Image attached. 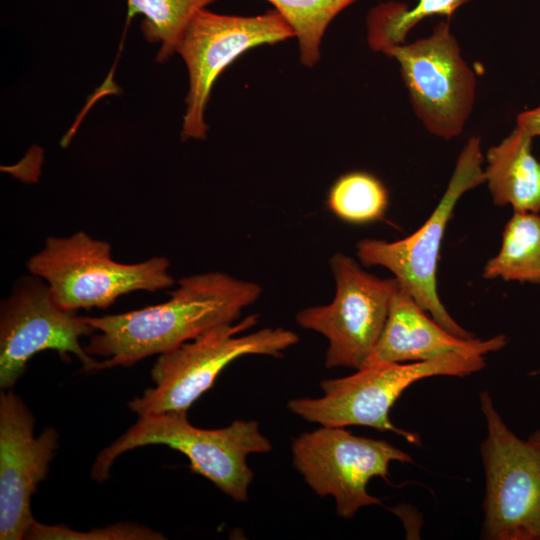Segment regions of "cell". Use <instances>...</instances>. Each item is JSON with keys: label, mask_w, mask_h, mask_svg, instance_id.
I'll list each match as a JSON object with an SVG mask.
<instances>
[{"label": "cell", "mask_w": 540, "mask_h": 540, "mask_svg": "<svg viewBox=\"0 0 540 540\" xmlns=\"http://www.w3.org/2000/svg\"><path fill=\"white\" fill-rule=\"evenodd\" d=\"M327 204L341 220L366 224L383 218L389 204V195L377 177L355 171L335 181L329 191Z\"/></svg>", "instance_id": "obj_19"}, {"label": "cell", "mask_w": 540, "mask_h": 540, "mask_svg": "<svg viewBox=\"0 0 540 540\" xmlns=\"http://www.w3.org/2000/svg\"><path fill=\"white\" fill-rule=\"evenodd\" d=\"M38 276L18 278L11 294L0 306V387L12 389L33 355L55 350L75 355L86 371H96L99 362L81 346L82 336L96 330L76 311L59 307L47 283Z\"/></svg>", "instance_id": "obj_11"}, {"label": "cell", "mask_w": 540, "mask_h": 540, "mask_svg": "<svg viewBox=\"0 0 540 540\" xmlns=\"http://www.w3.org/2000/svg\"><path fill=\"white\" fill-rule=\"evenodd\" d=\"M471 0H418L414 8L404 3L387 2L373 8L367 16L368 43L375 51L403 44L408 32L426 17L439 15L450 19Z\"/></svg>", "instance_id": "obj_18"}, {"label": "cell", "mask_w": 540, "mask_h": 540, "mask_svg": "<svg viewBox=\"0 0 540 540\" xmlns=\"http://www.w3.org/2000/svg\"><path fill=\"white\" fill-rule=\"evenodd\" d=\"M165 445L183 453L192 472L211 481L236 502L248 498L254 473L247 457L252 453H267L272 449L254 421L235 420L220 429L194 427L187 413L166 412L140 416L125 433L96 457L91 477L104 482L110 477L114 461L123 453L147 446Z\"/></svg>", "instance_id": "obj_2"}, {"label": "cell", "mask_w": 540, "mask_h": 540, "mask_svg": "<svg viewBox=\"0 0 540 540\" xmlns=\"http://www.w3.org/2000/svg\"><path fill=\"white\" fill-rule=\"evenodd\" d=\"M483 161L480 138H470L457 159L442 198L417 231L393 242L362 239L356 245V255L365 266L388 269L436 322L465 339L476 337L461 327L442 304L436 272L444 233L457 202L464 193L485 182Z\"/></svg>", "instance_id": "obj_6"}, {"label": "cell", "mask_w": 540, "mask_h": 540, "mask_svg": "<svg viewBox=\"0 0 540 540\" xmlns=\"http://www.w3.org/2000/svg\"><path fill=\"white\" fill-rule=\"evenodd\" d=\"M291 451L304 481L319 497L332 496L344 519L362 507L381 505L367 485L373 477L387 480L392 461L413 463L408 453L389 442L356 436L344 427L304 432L293 440Z\"/></svg>", "instance_id": "obj_9"}, {"label": "cell", "mask_w": 540, "mask_h": 540, "mask_svg": "<svg viewBox=\"0 0 540 540\" xmlns=\"http://www.w3.org/2000/svg\"><path fill=\"white\" fill-rule=\"evenodd\" d=\"M426 313L398 283L383 331L365 366L427 361L451 352L486 355L507 344L503 334L487 340L458 337Z\"/></svg>", "instance_id": "obj_14"}, {"label": "cell", "mask_w": 540, "mask_h": 540, "mask_svg": "<svg viewBox=\"0 0 540 540\" xmlns=\"http://www.w3.org/2000/svg\"><path fill=\"white\" fill-rule=\"evenodd\" d=\"M216 0H127V24L136 14L144 15L141 30L150 42H161L156 56L166 61L177 52L183 35L198 11Z\"/></svg>", "instance_id": "obj_17"}, {"label": "cell", "mask_w": 540, "mask_h": 540, "mask_svg": "<svg viewBox=\"0 0 540 540\" xmlns=\"http://www.w3.org/2000/svg\"><path fill=\"white\" fill-rule=\"evenodd\" d=\"M484 367V355L469 352H451L427 361L365 366L352 375L322 381L323 396L291 399L287 407L297 416L321 426H366L392 432L421 446L417 433L401 429L390 420L394 403L421 379L466 377Z\"/></svg>", "instance_id": "obj_3"}, {"label": "cell", "mask_w": 540, "mask_h": 540, "mask_svg": "<svg viewBox=\"0 0 540 540\" xmlns=\"http://www.w3.org/2000/svg\"><path fill=\"white\" fill-rule=\"evenodd\" d=\"M486 423L480 445L485 474L487 540H540V439L524 440L506 425L487 390L479 394Z\"/></svg>", "instance_id": "obj_7"}, {"label": "cell", "mask_w": 540, "mask_h": 540, "mask_svg": "<svg viewBox=\"0 0 540 540\" xmlns=\"http://www.w3.org/2000/svg\"><path fill=\"white\" fill-rule=\"evenodd\" d=\"M533 136L516 126L486 153L485 182L496 206L514 212H540V161L532 153Z\"/></svg>", "instance_id": "obj_15"}, {"label": "cell", "mask_w": 540, "mask_h": 540, "mask_svg": "<svg viewBox=\"0 0 540 540\" xmlns=\"http://www.w3.org/2000/svg\"><path fill=\"white\" fill-rule=\"evenodd\" d=\"M329 264L336 283L334 299L327 305L300 310L296 322L327 338L326 368L359 370L380 338L398 281L364 271L343 253L334 254Z\"/></svg>", "instance_id": "obj_8"}, {"label": "cell", "mask_w": 540, "mask_h": 540, "mask_svg": "<svg viewBox=\"0 0 540 540\" xmlns=\"http://www.w3.org/2000/svg\"><path fill=\"white\" fill-rule=\"evenodd\" d=\"M283 16L299 41L300 60L311 67L330 22L356 0H267Z\"/></svg>", "instance_id": "obj_20"}, {"label": "cell", "mask_w": 540, "mask_h": 540, "mask_svg": "<svg viewBox=\"0 0 540 540\" xmlns=\"http://www.w3.org/2000/svg\"><path fill=\"white\" fill-rule=\"evenodd\" d=\"M384 53L399 63L414 112L426 129L447 140L458 136L473 108L476 78L449 22L441 21L426 38Z\"/></svg>", "instance_id": "obj_10"}, {"label": "cell", "mask_w": 540, "mask_h": 540, "mask_svg": "<svg viewBox=\"0 0 540 540\" xmlns=\"http://www.w3.org/2000/svg\"><path fill=\"white\" fill-rule=\"evenodd\" d=\"M531 435L540 439V428L534 431Z\"/></svg>", "instance_id": "obj_23"}, {"label": "cell", "mask_w": 540, "mask_h": 540, "mask_svg": "<svg viewBox=\"0 0 540 540\" xmlns=\"http://www.w3.org/2000/svg\"><path fill=\"white\" fill-rule=\"evenodd\" d=\"M35 418L12 389L0 393V539L22 540L36 521L31 498L49 471L59 434L34 436Z\"/></svg>", "instance_id": "obj_13"}, {"label": "cell", "mask_w": 540, "mask_h": 540, "mask_svg": "<svg viewBox=\"0 0 540 540\" xmlns=\"http://www.w3.org/2000/svg\"><path fill=\"white\" fill-rule=\"evenodd\" d=\"M166 537L149 527L119 522L88 531L73 530L62 524L47 525L35 521L27 530L28 540H163Z\"/></svg>", "instance_id": "obj_21"}, {"label": "cell", "mask_w": 540, "mask_h": 540, "mask_svg": "<svg viewBox=\"0 0 540 540\" xmlns=\"http://www.w3.org/2000/svg\"><path fill=\"white\" fill-rule=\"evenodd\" d=\"M255 282L220 271L183 277L161 304L120 314L84 317L96 332L85 350L104 357L96 371L129 367L172 351L209 330L234 323L261 296Z\"/></svg>", "instance_id": "obj_1"}, {"label": "cell", "mask_w": 540, "mask_h": 540, "mask_svg": "<svg viewBox=\"0 0 540 540\" xmlns=\"http://www.w3.org/2000/svg\"><path fill=\"white\" fill-rule=\"evenodd\" d=\"M516 126L533 137H540V106L518 114Z\"/></svg>", "instance_id": "obj_22"}, {"label": "cell", "mask_w": 540, "mask_h": 540, "mask_svg": "<svg viewBox=\"0 0 540 540\" xmlns=\"http://www.w3.org/2000/svg\"><path fill=\"white\" fill-rule=\"evenodd\" d=\"M257 322V315H249L238 323L217 326L160 354L151 370L154 387L131 400L129 408L138 417L166 412L187 413L232 361L252 354L281 357L283 351L299 341L295 332L282 327H265L240 335Z\"/></svg>", "instance_id": "obj_4"}, {"label": "cell", "mask_w": 540, "mask_h": 540, "mask_svg": "<svg viewBox=\"0 0 540 540\" xmlns=\"http://www.w3.org/2000/svg\"><path fill=\"white\" fill-rule=\"evenodd\" d=\"M294 36L293 29L276 9L250 17L198 11L177 48L189 72L182 139L206 137L204 111L211 88L229 64L252 47Z\"/></svg>", "instance_id": "obj_12"}, {"label": "cell", "mask_w": 540, "mask_h": 540, "mask_svg": "<svg viewBox=\"0 0 540 540\" xmlns=\"http://www.w3.org/2000/svg\"><path fill=\"white\" fill-rule=\"evenodd\" d=\"M483 277L540 285V215L514 212L502 232L501 248L487 261Z\"/></svg>", "instance_id": "obj_16"}, {"label": "cell", "mask_w": 540, "mask_h": 540, "mask_svg": "<svg viewBox=\"0 0 540 540\" xmlns=\"http://www.w3.org/2000/svg\"><path fill=\"white\" fill-rule=\"evenodd\" d=\"M169 260L154 256L124 264L111 257V245L84 231L48 237L41 251L29 258V272L43 279L55 303L64 310L111 306L133 291L155 292L175 284Z\"/></svg>", "instance_id": "obj_5"}]
</instances>
